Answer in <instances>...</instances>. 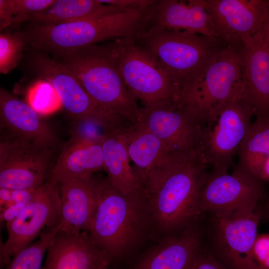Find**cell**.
<instances>
[{
	"instance_id": "30",
	"label": "cell",
	"mask_w": 269,
	"mask_h": 269,
	"mask_svg": "<svg viewBox=\"0 0 269 269\" xmlns=\"http://www.w3.org/2000/svg\"><path fill=\"white\" fill-rule=\"evenodd\" d=\"M56 0H9L13 15L12 24L23 17L39 13L51 5Z\"/></svg>"
},
{
	"instance_id": "33",
	"label": "cell",
	"mask_w": 269,
	"mask_h": 269,
	"mask_svg": "<svg viewBox=\"0 0 269 269\" xmlns=\"http://www.w3.org/2000/svg\"><path fill=\"white\" fill-rule=\"evenodd\" d=\"M103 3L110 4L126 9L145 7L152 4L153 0H99Z\"/></svg>"
},
{
	"instance_id": "29",
	"label": "cell",
	"mask_w": 269,
	"mask_h": 269,
	"mask_svg": "<svg viewBox=\"0 0 269 269\" xmlns=\"http://www.w3.org/2000/svg\"><path fill=\"white\" fill-rule=\"evenodd\" d=\"M26 42L24 34L2 33L0 34V72L7 74L20 61Z\"/></svg>"
},
{
	"instance_id": "23",
	"label": "cell",
	"mask_w": 269,
	"mask_h": 269,
	"mask_svg": "<svg viewBox=\"0 0 269 269\" xmlns=\"http://www.w3.org/2000/svg\"><path fill=\"white\" fill-rule=\"evenodd\" d=\"M125 128L111 133L102 142L104 170L111 185L123 194L142 193V182L130 164L123 134Z\"/></svg>"
},
{
	"instance_id": "12",
	"label": "cell",
	"mask_w": 269,
	"mask_h": 269,
	"mask_svg": "<svg viewBox=\"0 0 269 269\" xmlns=\"http://www.w3.org/2000/svg\"><path fill=\"white\" fill-rule=\"evenodd\" d=\"M60 213L59 184L48 181L38 189L31 202L14 220L6 224L8 237L0 243V268L28 246L42 231L57 225Z\"/></svg>"
},
{
	"instance_id": "11",
	"label": "cell",
	"mask_w": 269,
	"mask_h": 269,
	"mask_svg": "<svg viewBox=\"0 0 269 269\" xmlns=\"http://www.w3.org/2000/svg\"><path fill=\"white\" fill-rule=\"evenodd\" d=\"M254 116L240 96L228 103L215 120L203 128L201 155L211 172H228Z\"/></svg>"
},
{
	"instance_id": "3",
	"label": "cell",
	"mask_w": 269,
	"mask_h": 269,
	"mask_svg": "<svg viewBox=\"0 0 269 269\" xmlns=\"http://www.w3.org/2000/svg\"><path fill=\"white\" fill-rule=\"evenodd\" d=\"M151 227L144 192L123 194L102 177L88 233L92 242L114 261L126 256Z\"/></svg>"
},
{
	"instance_id": "8",
	"label": "cell",
	"mask_w": 269,
	"mask_h": 269,
	"mask_svg": "<svg viewBox=\"0 0 269 269\" xmlns=\"http://www.w3.org/2000/svg\"><path fill=\"white\" fill-rule=\"evenodd\" d=\"M138 122L159 138L168 154L201 155L203 128L196 111L181 98L143 105Z\"/></svg>"
},
{
	"instance_id": "21",
	"label": "cell",
	"mask_w": 269,
	"mask_h": 269,
	"mask_svg": "<svg viewBox=\"0 0 269 269\" xmlns=\"http://www.w3.org/2000/svg\"><path fill=\"white\" fill-rule=\"evenodd\" d=\"M150 26L216 36L207 0H157Z\"/></svg>"
},
{
	"instance_id": "1",
	"label": "cell",
	"mask_w": 269,
	"mask_h": 269,
	"mask_svg": "<svg viewBox=\"0 0 269 269\" xmlns=\"http://www.w3.org/2000/svg\"><path fill=\"white\" fill-rule=\"evenodd\" d=\"M199 154L168 155L143 183L152 227L167 232L201 214L199 197L210 173Z\"/></svg>"
},
{
	"instance_id": "14",
	"label": "cell",
	"mask_w": 269,
	"mask_h": 269,
	"mask_svg": "<svg viewBox=\"0 0 269 269\" xmlns=\"http://www.w3.org/2000/svg\"><path fill=\"white\" fill-rule=\"evenodd\" d=\"M215 34L228 42L243 41L264 27L269 0H207Z\"/></svg>"
},
{
	"instance_id": "38",
	"label": "cell",
	"mask_w": 269,
	"mask_h": 269,
	"mask_svg": "<svg viewBox=\"0 0 269 269\" xmlns=\"http://www.w3.org/2000/svg\"><path fill=\"white\" fill-rule=\"evenodd\" d=\"M258 207L262 213V219H265L269 222V192H266Z\"/></svg>"
},
{
	"instance_id": "32",
	"label": "cell",
	"mask_w": 269,
	"mask_h": 269,
	"mask_svg": "<svg viewBox=\"0 0 269 269\" xmlns=\"http://www.w3.org/2000/svg\"><path fill=\"white\" fill-rule=\"evenodd\" d=\"M193 269H226L210 251L200 249Z\"/></svg>"
},
{
	"instance_id": "41",
	"label": "cell",
	"mask_w": 269,
	"mask_h": 269,
	"mask_svg": "<svg viewBox=\"0 0 269 269\" xmlns=\"http://www.w3.org/2000/svg\"><path fill=\"white\" fill-rule=\"evenodd\" d=\"M100 269H112L110 268L109 266H106V267H103Z\"/></svg>"
},
{
	"instance_id": "2",
	"label": "cell",
	"mask_w": 269,
	"mask_h": 269,
	"mask_svg": "<svg viewBox=\"0 0 269 269\" xmlns=\"http://www.w3.org/2000/svg\"><path fill=\"white\" fill-rule=\"evenodd\" d=\"M156 3L77 21L51 25L33 23L24 35L33 48L55 56L107 38L137 40L150 26Z\"/></svg>"
},
{
	"instance_id": "16",
	"label": "cell",
	"mask_w": 269,
	"mask_h": 269,
	"mask_svg": "<svg viewBox=\"0 0 269 269\" xmlns=\"http://www.w3.org/2000/svg\"><path fill=\"white\" fill-rule=\"evenodd\" d=\"M101 178L93 174L59 183L60 230L88 233L99 198Z\"/></svg>"
},
{
	"instance_id": "26",
	"label": "cell",
	"mask_w": 269,
	"mask_h": 269,
	"mask_svg": "<svg viewBox=\"0 0 269 269\" xmlns=\"http://www.w3.org/2000/svg\"><path fill=\"white\" fill-rule=\"evenodd\" d=\"M238 166L256 175L269 156V119L256 117L250 125L238 151Z\"/></svg>"
},
{
	"instance_id": "20",
	"label": "cell",
	"mask_w": 269,
	"mask_h": 269,
	"mask_svg": "<svg viewBox=\"0 0 269 269\" xmlns=\"http://www.w3.org/2000/svg\"><path fill=\"white\" fill-rule=\"evenodd\" d=\"M0 126L7 132L52 147L55 136L40 115L27 103L3 89L0 91Z\"/></svg>"
},
{
	"instance_id": "36",
	"label": "cell",
	"mask_w": 269,
	"mask_h": 269,
	"mask_svg": "<svg viewBox=\"0 0 269 269\" xmlns=\"http://www.w3.org/2000/svg\"><path fill=\"white\" fill-rule=\"evenodd\" d=\"M13 15L9 0H0V29L1 31L12 24Z\"/></svg>"
},
{
	"instance_id": "13",
	"label": "cell",
	"mask_w": 269,
	"mask_h": 269,
	"mask_svg": "<svg viewBox=\"0 0 269 269\" xmlns=\"http://www.w3.org/2000/svg\"><path fill=\"white\" fill-rule=\"evenodd\" d=\"M216 219L210 251L226 269H258L253 247L262 213L258 207L252 215L237 219Z\"/></svg>"
},
{
	"instance_id": "35",
	"label": "cell",
	"mask_w": 269,
	"mask_h": 269,
	"mask_svg": "<svg viewBox=\"0 0 269 269\" xmlns=\"http://www.w3.org/2000/svg\"><path fill=\"white\" fill-rule=\"evenodd\" d=\"M39 188V187L12 190L13 203L28 205L33 199Z\"/></svg>"
},
{
	"instance_id": "9",
	"label": "cell",
	"mask_w": 269,
	"mask_h": 269,
	"mask_svg": "<svg viewBox=\"0 0 269 269\" xmlns=\"http://www.w3.org/2000/svg\"><path fill=\"white\" fill-rule=\"evenodd\" d=\"M266 192L263 181L238 166L232 174L211 172L200 193L199 211L217 219L249 217Z\"/></svg>"
},
{
	"instance_id": "4",
	"label": "cell",
	"mask_w": 269,
	"mask_h": 269,
	"mask_svg": "<svg viewBox=\"0 0 269 269\" xmlns=\"http://www.w3.org/2000/svg\"><path fill=\"white\" fill-rule=\"evenodd\" d=\"M136 41L167 72L180 94L200 79L228 44L220 37L156 26Z\"/></svg>"
},
{
	"instance_id": "15",
	"label": "cell",
	"mask_w": 269,
	"mask_h": 269,
	"mask_svg": "<svg viewBox=\"0 0 269 269\" xmlns=\"http://www.w3.org/2000/svg\"><path fill=\"white\" fill-rule=\"evenodd\" d=\"M243 42L240 97L256 117L269 119V40L263 28Z\"/></svg>"
},
{
	"instance_id": "40",
	"label": "cell",
	"mask_w": 269,
	"mask_h": 269,
	"mask_svg": "<svg viewBox=\"0 0 269 269\" xmlns=\"http://www.w3.org/2000/svg\"><path fill=\"white\" fill-rule=\"evenodd\" d=\"M264 29L267 37L268 38L269 40V14L267 21L264 27Z\"/></svg>"
},
{
	"instance_id": "18",
	"label": "cell",
	"mask_w": 269,
	"mask_h": 269,
	"mask_svg": "<svg viewBox=\"0 0 269 269\" xmlns=\"http://www.w3.org/2000/svg\"><path fill=\"white\" fill-rule=\"evenodd\" d=\"M113 262L92 242L87 232L59 230L47 249L43 269H100Z\"/></svg>"
},
{
	"instance_id": "5",
	"label": "cell",
	"mask_w": 269,
	"mask_h": 269,
	"mask_svg": "<svg viewBox=\"0 0 269 269\" xmlns=\"http://www.w3.org/2000/svg\"><path fill=\"white\" fill-rule=\"evenodd\" d=\"M56 57L101 111L133 124L138 122L137 100L126 87L109 45L93 44Z\"/></svg>"
},
{
	"instance_id": "7",
	"label": "cell",
	"mask_w": 269,
	"mask_h": 269,
	"mask_svg": "<svg viewBox=\"0 0 269 269\" xmlns=\"http://www.w3.org/2000/svg\"><path fill=\"white\" fill-rule=\"evenodd\" d=\"M109 46L126 87L143 105L181 98L169 75L136 39L117 38Z\"/></svg>"
},
{
	"instance_id": "25",
	"label": "cell",
	"mask_w": 269,
	"mask_h": 269,
	"mask_svg": "<svg viewBox=\"0 0 269 269\" xmlns=\"http://www.w3.org/2000/svg\"><path fill=\"white\" fill-rule=\"evenodd\" d=\"M130 160L142 185L151 171L168 154L159 138L138 122L123 130Z\"/></svg>"
},
{
	"instance_id": "24",
	"label": "cell",
	"mask_w": 269,
	"mask_h": 269,
	"mask_svg": "<svg viewBox=\"0 0 269 269\" xmlns=\"http://www.w3.org/2000/svg\"><path fill=\"white\" fill-rule=\"evenodd\" d=\"M132 9L103 3L99 0H56L44 10L20 19L51 25L96 17Z\"/></svg>"
},
{
	"instance_id": "39",
	"label": "cell",
	"mask_w": 269,
	"mask_h": 269,
	"mask_svg": "<svg viewBox=\"0 0 269 269\" xmlns=\"http://www.w3.org/2000/svg\"><path fill=\"white\" fill-rule=\"evenodd\" d=\"M256 177L263 182H269V156L263 163Z\"/></svg>"
},
{
	"instance_id": "34",
	"label": "cell",
	"mask_w": 269,
	"mask_h": 269,
	"mask_svg": "<svg viewBox=\"0 0 269 269\" xmlns=\"http://www.w3.org/2000/svg\"><path fill=\"white\" fill-rule=\"evenodd\" d=\"M26 206L23 204L13 203L0 210V221L6 224L11 222L21 214Z\"/></svg>"
},
{
	"instance_id": "17",
	"label": "cell",
	"mask_w": 269,
	"mask_h": 269,
	"mask_svg": "<svg viewBox=\"0 0 269 269\" xmlns=\"http://www.w3.org/2000/svg\"><path fill=\"white\" fill-rule=\"evenodd\" d=\"M32 64L37 73L53 87L61 106L76 120L109 115L96 106L76 77L55 59L37 53Z\"/></svg>"
},
{
	"instance_id": "10",
	"label": "cell",
	"mask_w": 269,
	"mask_h": 269,
	"mask_svg": "<svg viewBox=\"0 0 269 269\" xmlns=\"http://www.w3.org/2000/svg\"><path fill=\"white\" fill-rule=\"evenodd\" d=\"M51 147L13 135L0 136V188L11 190L38 188L47 181Z\"/></svg>"
},
{
	"instance_id": "6",
	"label": "cell",
	"mask_w": 269,
	"mask_h": 269,
	"mask_svg": "<svg viewBox=\"0 0 269 269\" xmlns=\"http://www.w3.org/2000/svg\"><path fill=\"white\" fill-rule=\"evenodd\" d=\"M243 41L229 42L200 79L181 93L183 101L197 112L203 128L210 125L221 110L240 96Z\"/></svg>"
},
{
	"instance_id": "31",
	"label": "cell",
	"mask_w": 269,
	"mask_h": 269,
	"mask_svg": "<svg viewBox=\"0 0 269 269\" xmlns=\"http://www.w3.org/2000/svg\"><path fill=\"white\" fill-rule=\"evenodd\" d=\"M253 255L258 269H269V233L257 235Z\"/></svg>"
},
{
	"instance_id": "28",
	"label": "cell",
	"mask_w": 269,
	"mask_h": 269,
	"mask_svg": "<svg viewBox=\"0 0 269 269\" xmlns=\"http://www.w3.org/2000/svg\"><path fill=\"white\" fill-rule=\"evenodd\" d=\"M26 100L40 115L52 113L62 106L56 91L46 80L38 81L29 88Z\"/></svg>"
},
{
	"instance_id": "22",
	"label": "cell",
	"mask_w": 269,
	"mask_h": 269,
	"mask_svg": "<svg viewBox=\"0 0 269 269\" xmlns=\"http://www.w3.org/2000/svg\"><path fill=\"white\" fill-rule=\"evenodd\" d=\"M102 144L71 137L52 167L47 181L59 184L104 170Z\"/></svg>"
},
{
	"instance_id": "37",
	"label": "cell",
	"mask_w": 269,
	"mask_h": 269,
	"mask_svg": "<svg viewBox=\"0 0 269 269\" xmlns=\"http://www.w3.org/2000/svg\"><path fill=\"white\" fill-rule=\"evenodd\" d=\"M0 210L12 204V190L0 188Z\"/></svg>"
},
{
	"instance_id": "19",
	"label": "cell",
	"mask_w": 269,
	"mask_h": 269,
	"mask_svg": "<svg viewBox=\"0 0 269 269\" xmlns=\"http://www.w3.org/2000/svg\"><path fill=\"white\" fill-rule=\"evenodd\" d=\"M201 239L195 227L168 237L142 255L133 269H193Z\"/></svg>"
},
{
	"instance_id": "27",
	"label": "cell",
	"mask_w": 269,
	"mask_h": 269,
	"mask_svg": "<svg viewBox=\"0 0 269 269\" xmlns=\"http://www.w3.org/2000/svg\"><path fill=\"white\" fill-rule=\"evenodd\" d=\"M59 230L57 225L42 231L38 241L31 243L13 257L4 269H43L44 256Z\"/></svg>"
}]
</instances>
